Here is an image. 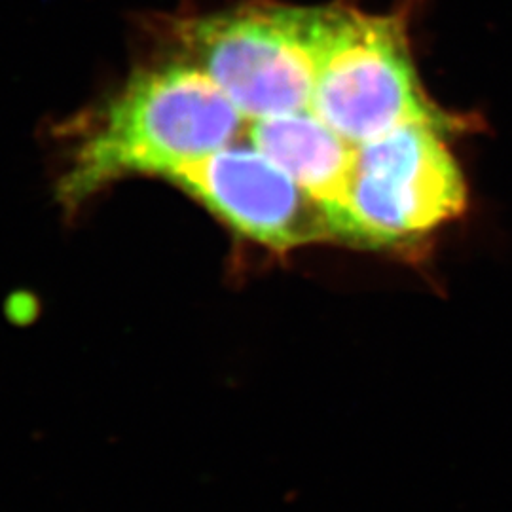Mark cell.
I'll return each mask as SVG.
<instances>
[{
	"instance_id": "1",
	"label": "cell",
	"mask_w": 512,
	"mask_h": 512,
	"mask_svg": "<svg viewBox=\"0 0 512 512\" xmlns=\"http://www.w3.org/2000/svg\"><path fill=\"white\" fill-rule=\"evenodd\" d=\"M245 120L226 93L183 57L143 69L84 129L57 186L59 202L80 207L135 175L167 179L234 145Z\"/></svg>"
},
{
	"instance_id": "2",
	"label": "cell",
	"mask_w": 512,
	"mask_h": 512,
	"mask_svg": "<svg viewBox=\"0 0 512 512\" xmlns=\"http://www.w3.org/2000/svg\"><path fill=\"white\" fill-rule=\"evenodd\" d=\"M310 110L359 147L406 124L448 128L421 90L404 19L325 6Z\"/></svg>"
},
{
	"instance_id": "3",
	"label": "cell",
	"mask_w": 512,
	"mask_h": 512,
	"mask_svg": "<svg viewBox=\"0 0 512 512\" xmlns=\"http://www.w3.org/2000/svg\"><path fill=\"white\" fill-rule=\"evenodd\" d=\"M325 6H245L186 21L181 57L202 69L251 122L310 109Z\"/></svg>"
},
{
	"instance_id": "4",
	"label": "cell",
	"mask_w": 512,
	"mask_h": 512,
	"mask_svg": "<svg viewBox=\"0 0 512 512\" xmlns=\"http://www.w3.org/2000/svg\"><path fill=\"white\" fill-rule=\"evenodd\" d=\"M440 131L433 124H406L357 147L348 243L397 247L465 211V181Z\"/></svg>"
},
{
	"instance_id": "5",
	"label": "cell",
	"mask_w": 512,
	"mask_h": 512,
	"mask_svg": "<svg viewBox=\"0 0 512 512\" xmlns=\"http://www.w3.org/2000/svg\"><path fill=\"white\" fill-rule=\"evenodd\" d=\"M243 238L274 251L342 241L325 203L251 147L217 150L167 177Z\"/></svg>"
},
{
	"instance_id": "6",
	"label": "cell",
	"mask_w": 512,
	"mask_h": 512,
	"mask_svg": "<svg viewBox=\"0 0 512 512\" xmlns=\"http://www.w3.org/2000/svg\"><path fill=\"white\" fill-rule=\"evenodd\" d=\"M247 131L256 150L329 207L342 241L348 243L346 209L357 147L310 109L251 120Z\"/></svg>"
}]
</instances>
